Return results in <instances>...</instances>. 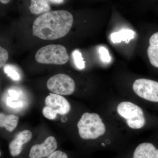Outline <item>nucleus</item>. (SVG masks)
I'll use <instances>...</instances> for the list:
<instances>
[{
  "mask_svg": "<svg viewBox=\"0 0 158 158\" xmlns=\"http://www.w3.org/2000/svg\"><path fill=\"white\" fill-rule=\"evenodd\" d=\"M45 106L42 113L45 118L53 120L56 118L57 114L65 115L69 112L70 106L68 101L62 95L49 93L45 99Z\"/></svg>",
  "mask_w": 158,
  "mask_h": 158,
  "instance_id": "5",
  "label": "nucleus"
},
{
  "mask_svg": "<svg viewBox=\"0 0 158 158\" xmlns=\"http://www.w3.org/2000/svg\"><path fill=\"white\" fill-rule=\"evenodd\" d=\"M73 15L65 10L50 11L40 15L33 23L34 36L45 40H54L66 36L73 24Z\"/></svg>",
  "mask_w": 158,
  "mask_h": 158,
  "instance_id": "1",
  "label": "nucleus"
},
{
  "mask_svg": "<svg viewBox=\"0 0 158 158\" xmlns=\"http://www.w3.org/2000/svg\"><path fill=\"white\" fill-rule=\"evenodd\" d=\"M32 138V134L29 130L20 132L9 145V153L12 157H16L21 154L23 145L28 143Z\"/></svg>",
  "mask_w": 158,
  "mask_h": 158,
  "instance_id": "9",
  "label": "nucleus"
},
{
  "mask_svg": "<svg viewBox=\"0 0 158 158\" xmlns=\"http://www.w3.org/2000/svg\"><path fill=\"white\" fill-rule=\"evenodd\" d=\"M5 73L14 81H19L20 75L15 69L11 65H6L4 68Z\"/></svg>",
  "mask_w": 158,
  "mask_h": 158,
  "instance_id": "16",
  "label": "nucleus"
},
{
  "mask_svg": "<svg viewBox=\"0 0 158 158\" xmlns=\"http://www.w3.org/2000/svg\"><path fill=\"white\" fill-rule=\"evenodd\" d=\"M28 9L31 14L40 15L51 11V8L48 0H28Z\"/></svg>",
  "mask_w": 158,
  "mask_h": 158,
  "instance_id": "12",
  "label": "nucleus"
},
{
  "mask_svg": "<svg viewBox=\"0 0 158 158\" xmlns=\"http://www.w3.org/2000/svg\"><path fill=\"white\" fill-rule=\"evenodd\" d=\"M147 55L151 64L158 68V32L152 35L149 40Z\"/></svg>",
  "mask_w": 158,
  "mask_h": 158,
  "instance_id": "11",
  "label": "nucleus"
},
{
  "mask_svg": "<svg viewBox=\"0 0 158 158\" xmlns=\"http://www.w3.org/2000/svg\"><path fill=\"white\" fill-rule=\"evenodd\" d=\"M133 158H158V149L152 143H141L135 150Z\"/></svg>",
  "mask_w": 158,
  "mask_h": 158,
  "instance_id": "10",
  "label": "nucleus"
},
{
  "mask_svg": "<svg viewBox=\"0 0 158 158\" xmlns=\"http://www.w3.org/2000/svg\"><path fill=\"white\" fill-rule=\"evenodd\" d=\"M99 53L100 55V58L103 62H110L111 61L110 57L109 51L105 47L101 46L99 49Z\"/></svg>",
  "mask_w": 158,
  "mask_h": 158,
  "instance_id": "17",
  "label": "nucleus"
},
{
  "mask_svg": "<svg viewBox=\"0 0 158 158\" xmlns=\"http://www.w3.org/2000/svg\"><path fill=\"white\" fill-rule=\"evenodd\" d=\"M79 135L84 140L96 139L104 135L106 126L96 113H85L78 122Z\"/></svg>",
  "mask_w": 158,
  "mask_h": 158,
  "instance_id": "2",
  "label": "nucleus"
},
{
  "mask_svg": "<svg viewBox=\"0 0 158 158\" xmlns=\"http://www.w3.org/2000/svg\"><path fill=\"white\" fill-rule=\"evenodd\" d=\"M19 118L13 115H6L3 113L0 114V127H5L7 131L11 132L14 131L18 123Z\"/></svg>",
  "mask_w": 158,
  "mask_h": 158,
  "instance_id": "13",
  "label": "nucleus"
},
{
  "mask_svg": "<svg viewBox=\"0 0 158 158\" xmlns=\"http://www.w3.org/2000/svg\"><path fill=\"white\" fill-rule=\"evenodd\" d=\"M9 59V53L6 49L0 47V67L2 68L8 61Z\"/></svg>",
  "mask_w": 158,
  "mask_h": 158,
  "instance_id": "18",
  "label": "nucleus"
},
{
  "mask_svg": "<svg viewBox=\"0 0 158 158\" xmlns=\"http://www.w3.org/2000/svg\"><path fill=\"white\" fill-rule=\"evenodd\" d=\"M35 58L36 61L40 64L62 65L68 62L69 56L63 45L50 44L38 50Z\"/></svg>",
  "mask_w": 158,
  "mask_h": 158,
  "instance_id": "3",
  "label": "nucleus"
},
{
  "mask_svg": "<svg viewBox=\"0 0 158 158\" xmlns=\"http://www.w3.org/2000/svg\"><path fill=\"white\" fill-rule=\"evenodd\" d=\"M47 86L52 93L59 95H70L75 90L74 81L65 74H57L51 77L48 81Z\"/></svg>",
  "mask_w": 158,
  "mask_h": 158,
  "instance_id": "6",
  "label": "nucleus"
},
{
  "mask_svg": "<svg viewBox=\"0 0 158 158\" xmlns=\"http://www.w3.org/2000/svg\"><path fill=\"white\" fill-rule=\"evenodd\" d=\"M58 147V142L55 137L49 136L42 143L31 146L28 158H46L57 150Z\"/></svg>",
  "mask_w": 158,
  "mask_h": 158,
  "instance_id": "8",
  "label": "nucleus"
},
{
  "mask_svg": "<svg viewBox=\"0 0 158 158\" xmlns=\"http://www.w3.org/2000/svg\"><path fill=\"white\" fill-rule=\"evenodd\" d=\"M12 1V0H0V2L2 5L6 6L10 4Z\"/></svg>",
  "mask_w": 158,
  "mask_h": 158,
  "instance_id": "22",
  "label": "nucleus"
},
{
  "mask_svg": "<svg viewBox=\"0 0 158 158\" xmlns=\"http://www.w3.org/2000/svg\"><path fill=\"white\" fill-rule=\"evenodd\" d=\"M9 93L10 97L14 99L15 101L17 100L19 95L18 92L14 90H10L9 91Z\"/></svg>",
  "mask_w": 158,
  "mask_h": 158,
  "instance_id": "21",
  "label": "nucleus"
},
{
  "mask_svg": "<svg viewBox=\"0 0 158 158\" xmlns=\"http://www.w3.org/2000/svg\"><path fill=\"white\" fill-rule=\"evenodd\" d=\"M133 89L141 98L158 102V82L147 79H137L133 83Z\"/></svg>",
  "mask_w": 158,
  "mask_h": 158,
  "instance_id": "7",
  "label": "nucleus"
},
{
  "mask_svg": "<svg viewBox=\"0 0 158 158\" xmlns=\"http://www.w3.org/2000/svg\"><path fill=\"white\" fill-rule=\"evenodd\" d=\"M49 2L53 3H56V4H59V3H62L63 2L64 0H48Z\"/></svg>",
  "mask_w": 158,
  "mask_h": 158,
  "instance_id": "23",
  "label": "nucleus"
},
{
  "mask_svg": "<svg viewBox=\"0 0 158 158\" xmlns=\"http://www.w3.org/2000/svg\"><path fill=\"white\" fill-rule=\"evenodd\" d=\"M73 56L77 68L80 69H83L85 68V62L82 57L81 53L80 51L78 50L74 51L73 52Z\"/></svg>",
  "mask_w": 158,
  "mask_h": 158,
  "instance_id": "15",
  "label": "nucleus"
},
{
  "mask_svg": "<svg viewBox=\"0 0 158 158\" xmlns=\"http://www.w3.org/2000/svg\"><path fill=\"white\" fill-rule=\"evenodd\" d=\"M118 115L126 119L128 126L133 129H139L145 124L144 112L140 107L130 102H123L117 106Z\"/></svg>",
  "mask_w": 158,
  "mask_h": 158,
  "instance_id": "4",
  "label": "nucleus"
},
{
  "mask_svg": "<svg viewBox=\"0 0 158 158\" xmlns=\"http://www.w3.org/2000/svg\"><path fill=\"white\" fill-rule=\"evenodd\" d=\"M46 158H69L66 152L61 150H56Z\"/></svg>",
  "mask_w": 158,
  "mask_h": 158,
  "instance_id": "19",
  "label": "nucleus"
},
{
  "mask_svg": "<svg viewBox=\"0 0 158 158\" xmlns=\"http://www.w3.org/2000/svg\"><path fill=\"white\" fill-rule=\"evenodd\" d=\"M135 32L131 30H123L118 32H115L112 34L111 36L112 42L116 43L122 41L126 43L129 42L130 40L135 37Z\"/></svg>",
  "mask_w": 158,
  "mask_h": 158,
  "instance_id": "14",
  "label": "nucleus"
},
{
  "mask_svg": "<svg viewBox=\"0 0 158 158\" xmlns=\"http://www.w3.org/2000/svg\"><path fill=\"white\" fill-rule=\"evenodd\" d=\"M15 101L14 98L9 97L7 98V104L9 106L13 108H16L22 107L23 106V103L22 102H14Z\"/></svg>",
  "mask_w": 158,
  "mask_h": 158,
  "instance_id": "20",
  "label": "nucleus"
}]
</instances>
